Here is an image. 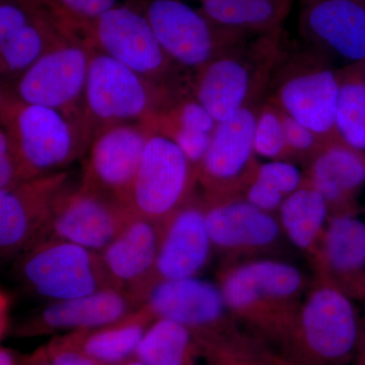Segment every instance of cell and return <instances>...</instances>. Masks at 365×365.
<instances>
[{"mask_svg": "<svg viewBox=\"0 0 365 365\" xmlns=\"http://www.w3.org/2000/svg\"><path fill=\"white\" fill-rule=\"evenodd\" d=\"M74 38L51 14L37 4V9L31 21L6 42L0 43L2 79L16 81L48 52Z\"/></svg>", "mask_w": 365, "mask_h": 365, "instance_id": "obj_25", "label": "cell"}, {"mask_svg": "<svg viewBox=\"0 0 365 365\" xmlns=\"http://www.w3.org/2000/svg\"><path fill=\"white\" fill-rule=\"evenodd\" d=\"M14 273L29 292L49 302L78 299L114 288L100 252L46 239L16 258Z\"/></svg>", "mask_w": 365, "mask_h": 365, "instance_id": "obj_5", "label": "cell"}, {"mask_svg": "<svg viewBox=\"0 0 365 365\" xmlns=\"http://www.w3.org/2000/svg\"><path fill=\"white\" fill-rule=\"evenodd\" d=\"M128 294L106 288L78 299L49 302L19 326V336H37L57 331L91 330L123 319L138 309Z\"/></svg>", "mask_w": 365, "mask_h": 365, "instance_id": "obj_19", "label": "cell"}, {"mask_svg": "<svg viewBox=\"0 0 365 365\" xmlns=\"http://www.w3.org/2000/svg\"><path fill=\"white\" fill-rule=\"evenodd\" d=\"M253 177L267 182L285 197L294 193L306 182L297 167L284 160H270L257 165Z\"/></svg>", "mask_w": 365, "mask_h": 365, "instance_id": "obj_33", "label": "cell"}, {"mask_svg": "<svg viewBox=\"0 0 365 365\" xmlns=\"http://www.w3.org/2000/svg\"><path fill=\"white\" fill-rule=\"evenodd\" d=\"M28 365H52L51 362L48 359L46 351L41 352V354H38L36 359H34Z\"/></svg>", "mask_w": 365, "mask_h": 365, "instance_id": "obj_40", "label": "cell"}, {"mask_svg": "<svg viewBox=\"0 0 365 365\" xmlns=\"http://www.w3.org/2000/svg\"><path fill=\"white\" fill-rule=\"evenodd\" d=\"M79 39L158 83L185 81L172 79L179 66L163 49L140 7L115 6L85 26Z\"/></svg>", "mask_w": 365, "mask_h": 365, "instance_id": "obj_8", "label": "cell"}, {"mask_svg": "<svg viewBox=\"0 0 365 365\" xmlns=\"http://www.w3.org/2000/svg\"><path fill=\"white\" fill-rule=\"evenodd\" d=\"M162 232V225L133 211L121 232L100 252L113 287L140 307L155 284Z\"/></svg>", "mask_w": 365, "mask_h": 365, "instance_id": "obj_16", "label": "cell"}, {"mask_svg": "<svg viewBox=\"0 0 365 365\" xmlns=\"http://www.w3.org/2000/svg\"><path fill=\"white\" fill-rule=\"evenodd\" d=\"M299 30L309 49L327 58L364 63V0H304Z\"/></svg>", "mask_w": 365, "mask_h": 365, "instance_id": "obj_15", "label": "cell"}, {"mask_svg": "<svg viewBox=\"0 0 365 365\" xmlns=\"http://www.w3.org/2000/svg\"><path fill=\"white\" fill-rule=\"evenodd\" d=\"M354 360V365H365V323L364 326H362L361 335H360L359 346L355 352Z\"/></svg>", "mask_w": 365, "mask_h": 365, "instance_id": "obj_38", "label": "cell"}, {"mask_svg": "<svg viewBox=\"0 0 365 365\" xmlns=\"http://www.w3.org/2000/svg\"><path fill=\"white\" fill-rule=\"evenodd\" d=\"M0 120L35 178L60 172L85 155L91 143L83 125L52 108L24 102L6 86L1 88Z\"/></svg>", "mask_w": 365, "mask_h": 365, "instance_id": "obj_3", "label": "cell"}, {"mask_svg": "<svg viewBox=\"0 0 365 365\" xmlns=\"http://www.w3.org/2000/svg\"><path fill=\"white\" fill-rule=\"evenodd\" d=\"M54 16L60 25L79 39L91 21L117 6V0H34Z\"/></svg>", "mask_w": 365, "mask_h": 365, "instance_id": "obj_32", "label": "cell"}, {"mask_svg": "<svg viewBox=\"0 0 365 365\" xmlns=\"http://www.w3.org/2000/svg\"><path fill=\"white\" fill-rule=\"evenodd\" d=\"M254 148L256 155L270 160H287L284 113L270 97L259 109L255 126Z\"/></svg>", "mask_w": 365, "mask_h": 365, "instance_id": "obj_31", "label": "cell"}, {"mask_svg": "<svg viewBox=\"0 0 365 365\" xmlns=\"http://www.w3.org/2000/svg\"><path fill=\"white\" fill-rule=\"evenodd\" d=\"M162 227L155 284L197 277L207 264L213 247L206 225L205 202L192 197Z\"/></svg>", "mask_w": 365, "mask_h": 365, "instance_id": "obj_18", "label": "cell"}, {"mask_svg": "<svg viewBox=\"0 0 365 365\" xmlns=\"http://www.w3.org/2000/svg\"><path fill=\"white\" fill-rule=\"evenodd\" d=\"M284 113V112H283ZM285 133L289 158L311 162L324 141L318 135L284 113Z\"/></svg>", "mask_w": 365, "mask_h": 365, "instance_id": "obj_35", "label": "cell"}, {"mask_svg": "<svg viewBox=\"0 0 365 365\" xmlns=\"http://www.w3.org/2000/svg\"><path fill=\"white\" fill-rule=\"evenodd\" d=\"M197 182V170L181 148L153 132L132 187L129 208L163 225L194 196Z\"/></svg>", "mask_w": 365, "mask_h": 365, "instance_id": "obj_10", "label": "cell"}, {"mask_svg": "<svg viewBox=\"0 0 365 365\" xmlns=\"http://www.w3.org/2000/svg\"><path fill=\"white\" fill-rule=\"evenodd\" d=\"M299 269L284 262L259 260L230 269L220 288L227 309L248 313L263 300L288 299L302 287Z\"/></svg>", "mask_w": 365, "mask_h": 365, "instance_id": "obj_21", "label": "cell"}, {"mask_svg": "<svg viewBox=\"0 0 365 365\" xmlns=\"http://www.w3.org/2000/svg\"><path fill=\"white\" fill-rule=\"evenodd\" d=\"M339 85L340 71L324 55L312 49L283 52L271 78L269 97L325 143L336 138Z\"/></svg>", "mask_w": 365, "mask_h": 365, "instance_id": "obj_4", "label": "cell"}, {"mask_svg": "<svg viewBox=\"0 0 365 365\" xmlns=\"http://www.w3.org/2000/svg\"><path fill=\"white\" fill-rule=\"evenodd\" d=\"M323 253L345 292L365 297V222L348 212L334 217L326 230Z\"/></svg>", "mask_w": 365, "mask_h": 365, "instance_id": "obj_24", "label": "cell"}, {"mask_svg": "<svg viewBox=\"0 0 365 365\" xmlns=\"http://www.w3.org/2000/svg\"><path fill=\"white\" fill-rule=\"evenodd\" d=\"M307 182L329 205L348 207L365 186V153L333 138L309 162Z\"/></svg>", "mask_w": 365, "mask_h": 365, "instance_id": "obj_22", "label": "cell"}, {"mask_svg": "<svg viewBox=\"0 0 365 365\" xmlns=\"http://www.w3.org/2000/svg\"><path fill=\"white\" fill-rule=\"evenodd\" d=\"M6 132L0 129V191L34 179Z\"/></svg>", "mask_w": 365, "mask_h": 365, "instance_id": "obj_34", "label": "cell"}, {"mask_svg": "<svg viewBox=\"0 0 365 365\" xmlns=\"http://www.w3.org/2000/svg\"><path fill=\"white\" fill-rule=\"evenodd\" d=\"M281 29L216 57L190 78L192 95L217 123L264 100L283 54Z\"/></svg>", "mask_w": 365, "mask_h": 365, "instance_id": "obj_1", "label": "cell"}, {"mask_svg": "<svg viewBox=\"0 0 365 365\" xmlns=\"http://www.w3.org/2000/svg\"><path fill=\"white\" fill-rule=\"evenodd\" d=\"M244 190V198L250 204L268 213L279 210L281 204L287 198L277 189L253 176L249 180Z\"/></svg>", "mask_w": 365, "mask_h": 365, "instance_id": "obj_37", "label": "cell"}, {"mask_svg": "<svg viewBox=\"0 0 365 365\" xmlns=\"http://www.w3.org/2000/svg\"><path fill=\"white\" fill-rule=\"evenodd\" d=\"M157 319L144 304L110 325L73 332L91 359L105 365H121L135 355L139 343Z\"/></svg>", "mask_w": 365, "mask_h": 365, "instance_id": "obj_26", "label": "cell"}, {"mask_svg": "<svg viewBox=\"0 0 365 365\" xmlns=\"http://www.w3.org/2000/svg\"><path fill=\"white\" fill-rule=\"evenodd\" d=\"M206 225L212 246L223 251L263 248L279 234V225L237 195L205 201Z\"/></svg>", "mask_w": 365, "mask_h": 365, "instance_id": "obj_20", "label": "cell"}, {"mask_svg": "<svg viewBox=\"0 0 365 365\" xmlns=\"http://www.w3.org/2000/svg\"><path fill=\"white\" fill-rule=\"evenodd\" d=\"M362 326L349 294L338 287H321L300 312L292 345L302 365H343L354 359Z\"/></svg>", "mask_w": 365, "mask_h": 365, "instance_id": "obj_6", "label": "cell"}, {"mask_svg": "<svg viewBox=\"0 0 365 365\" xmlns=\"http://www.w3.org/2000/svg\"><path fill=\"white\" fill-rule=\"evenodd\" d=\"M91 50L83 41L67 40L26 69L14 88H6L24 102L63 113L88 131L85 91Z\"/></svg>", "mask_w": 365, "mask_h": 365, "instance_id": "obj_9", "label": "cell"}, {"mask_svg": "<svg viewBox=\"0 0 365 365\" xmlns=\"http://www.w3.org/2000/svg\"><path fill=\"white\" fill-rule=\"evenodd\" d=\"M215 24L247 37L280 30L292 0H199Z\"/></svg>", "mask_w": 365, "mask_h": 365, "instance_id": "obj_27", "label": "cell"}, {"mask_svg": "<svg viewBox=\"0 0 365 365\" xmlns=\"http://www.w3.org/2000/svg\"><path fill=\"white\" fill-rule=\"evenodd\" d=\"M146 306L157 318L176 321L208 346H217L227 307L220 287L198 277L162 281L148 295Z\"/></svg>", "mask_w": 365, "mask_h": 365, "instance_id": "obj_17", "label": "cell"}, {"mask_svg": "<svg viewBox=\"0 0 365 365\" xmlns=\"http://www.w3.org/2000/svg\"><path fill=\"white\" fill-rule=\"evenodd\" d=\"M140 9L165 52L188 71H198L250 38L217 25L180 0H148Z\"/></svg>", "mask_w": 365, "mask_h": 365, "instance_id": "obj_7", "label": "cell"}, {"mask_svg": "<svg viewBox=\"0 0 365 365\" xmlns=\"http://www.w3.org/2000/svg\"><path fill=\"white\" fill-rule=\"evenodd\" d=\"M189 86V81L176 85L158 83L109 55L91 50L85 91L86 124L91 140L110 125L150 121Z\"/></svg>", "mask_w": 365, "mask_h": 365, "instance_id": "obj_2", "label": "cell"}, {"mask_svg": "<svg viewBox=\"0 0 365 365\" xmlns=\"http://www.w3.org/2000/svg\"><path fill=\"white\" fill-rule=\"evenodd\" d=\"M146 123L153 131L174 141L198 174L217 122L192 95L191 88L178 93Z\"/></svg>", "mask_w": 365, "mask_h": 365, "instance_id": "obj_23", "label": "cell"}, {"mask_svg": "<svg viewBox=\"0 0 365 365\" xmlns=\"http://www.w3.org/2000/svg\"><path fill=\"white\" fill-rule=\"evenodd\" d=\"M121 365H146L144 364L143 362H141L140 360H138L134 357V359L127 360L126 362L122 364Z\"/></svg>", "mask_w": 365, "mask_h": 365, "instance_id": "obj_41", "label": "cell"}, {"mask_svg": "<svg viewBox=\"0 0 365 365\" xmlns=\"http://www.w3.org/2000/svg\"><path fill=\"white\" fill-rule=\"evenodd\" d=\"M45 351L52 365H105L83 351L73 331L55 337Z\"/></svg>", "mask_w": 365, "mask_h": 365, "instance_id": "obj_36", "label": "cell"}, {"mask_svg": "<svg viewBox=\"0 0 365 365\" xmlns=\"http://www.w3.org/2000/svg\"><path fill=\"white\" fill-rule=\"evenodd\" d=\"M68 180V173L56 172L0 191L1 259H16L40 242L55 199Z\"/></svg>", "mask_w": 365, "mask_h": 365, "instance_id": "obj_14", "label": "cell"}, {"mask_svg": "<svg viewBox=\"0 0 365 365\" xmlns=\"http://www.w3.org/2000/svg\"><path fill=\"white\" fill-rule=\"evenodd\" d=\"M132 215L131 208L112 197L83 184L74 189L66 185L55 199L40 242L64 240L102 252L121 232Z\"/></svg>", "mask_w": 365, "mask_h": 365, "instance_id": "obj_11", "label": "cell"}, {"mask_svg": "<svg viewBox=\"0 0 365 365\" xmlns=\"http://www.w3.org/2000/svg\"><path fill=\"white\" fill-rule=\"evenodd\" d=\"M153 132L146 122L110 125L98 130L86 153L81 184L129 207L132 187Z\"/></svg>", "mask_w": 365, "mask_h": 365, "instance_id": "obj_12", "label": "cell"}, {"mask_svg": "<svg viewBox=\"0 0 365 365\" xmlns=\"http://www.w3.org/2000/svg\"><path fill=\"white\" fill-rule=\"evenodd\" d=\"M0 365H18L14 359L13 352L7 348H1L0 350Z\"/></svg>", "mask_w": 365, "mask_h": 365, "instance_id": "obj_39", "label": "cell"}, {"mask_svg": "<svg viewBox=\"0 0 365 365\" xmlns=\"http://www.w3.org/2000/svg\"><path fill=\"white\" fill-rule=\"evenodd\" d=\"M362 66H364V78H365V62H364V63H362Z\"/></svg>", "mask_w": 365, "mask_h": 365, "instance_id": "obj_42", "label": "cell"}, {"mask_svg": "<svg viewBox=\"0 0 365 365\" xmlns=\"http://www.w3.org/2000/svg\"><path fill=\"white\" fill-rule=\"evenodd\" d=\"M255 103L216 125L210 145L198 170L206 200L237 195L253 176L254 134L262 103Z\"/></svg>", "mask_w": 365, "mask_h": 365, "instance_id": "obj_13", "label": "cell"}, {"mask_svg": "<svg viewBox=\"0 0 365 365\" xmlns=\"http://www.w3.org/2000/svg\"><path fill=\"white\" fill-rule=\"evenodd\" d=\"M197 338L186 326L158 318L137 347L135 359L146 365H190Z\"/></svg>", "mask_w": 365, "mask_h": 365, "instance_id": "obj_29", "label": "cell"}, {"mask_svg": "<svg viewBox=\"0 0 365 365\" xmlns=\"http://www.w3.org/2000/svg\"><path fill=\"white\" fill-rule=\"evenodd\" d=\"M336 137L365 153V78L361 64L340 71Z\"/></svg>", "mask_w": 365, "mask_h": 365, "instance_id": "obj_30", "label": "cell"}, {"mask_svg": "<svg viewBox=\"0 0 365 365\" xmlns=\"http://www.w3.org/2000/svg\"><path fill=\"white\" fill-rule=\"evenodd\" d=\"M330 205L324 196L306 182L288 195L279 208L281 225L297 248H312L322 234Z\"/></svg>", "mask_w": 365, "mask_h": 365, "instance_id": "obj_28", "label": "cell"}]
</instances>
